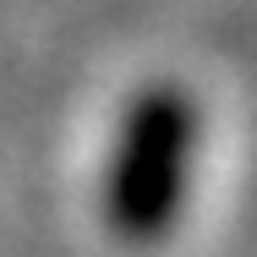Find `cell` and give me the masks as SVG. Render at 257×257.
Wrapping results in <instances>:
<instances>
[{
  "instance_id": "1",
  "label": "cell",
  "mask_w": 257,
  "mask_h": 257,
  "mask_svg": "<svg viewBox=\"0 0 257 257\" xmlns=\"http://www.w3.org/2000/svg\"><path fill=\"white\" fill-rule=\"evenodd\" d=\"M197 137H203V109L192 88L159 77L126 99L99 175V213L115 241L159 246L175 230L192 192Z\"/></svg>"
}]
</instances>
